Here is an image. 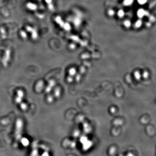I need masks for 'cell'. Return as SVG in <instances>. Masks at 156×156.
I'll list each match as a JSON object with an SVG mask.
<instances>
[{"label": "cell", "mask_w": 156, "mask_h": 156, "mask_svg": "<svg viewBox=\"0 0 156 156\" xmlns=\"http://www.w3.org/2000/svg\"><path fill=\"white\" fill-rule=\"evenodd\" d=\"M145 12L144 11V10L140 9L138 11V17H143L145 15Z\"/></svg>", "instance_id": "6da1fadb"}, {"label": "cell", "mask_w": 156, "mask_h": 156, "mask_svg": "<svg viewBox=\"0 0 156 156\" xmlns=\"http://www.w3.org/2000/svg\"><path fill=\"white\" fill-rule=\"evenodd\" d=\"M133 2V0H125L124 2V4L126 5H129L132 3Z\"/></svg>", "instance_id": "7a4b0ae2"}, {"label": "cell", "mask_w": 156, "mask_h": 156, "mask_svg": "<svg viewBox=\"0 0 156 156\" xmlns=\"http://www.w3.org/2000/svg\"><path fill=\"white\" fill-rule=\"evenodd\" d=\"M138 3L141 5H144L147 2V0H138Z\"/></svg>", "instance_id": "3957f363"}, {"label": "cell", "mask_w": 156, "mask_h": 156, "mask_svg": "<svg viewBox=\"0 0 156 156\" xmlns=\"http://www.w3.org/2000/svg\"><path fill=\"white\" fill-rule=\"evenodd\" d=\"M118 15L120 17H122L124 15V13L123 12V11H122V10H120L119 11V12H118Z\"/></svg>", "instance_id": "277c9868"}, {"label": "cell", "mask_w": 156, "mask_h": 156, "mask_svg": "<svg viewBox=\"0 0 156 156\" xmlns=\"http://www.w3.org/2000/svg\"><path fill=\"white\" fill-rule=\"evenodd\" d=\"M141 25V20H138V21L136 23V26L137 27H140Z\"/></svg>", "instance_id": "5b68a950"}, {"label": "cell", "mask_w": 156, "mask_h": 156, "mask_svg": "<svg viewBox=\"0 0 156 156\" xmlns=\"http://www.w3.org/2000/svg\"><path fill=\"white\" fill-rule=\"evenodd\" d=\"M124 25H125L126 27H128L129 26H130V25H131V23H130V22L128 21V20H127V21H126L125 22V23H124Z\"/></svg>", "instance_id": "8992f818"}, {"label": "cell", "mask_w": 156, "mask_h": 156, "mask_svg": "<svg viewBox=\"0 0 156 156\" xmlns=\"http://www.w3.org/2000/svg\"><path fill=\"white\" fill-rule=\"evenodd\" d=\"M114 13V12L113 11H109V14L110 15H113V14Z\"/></svg>", "instance_id": "52a82bcc"}]
</instances>
